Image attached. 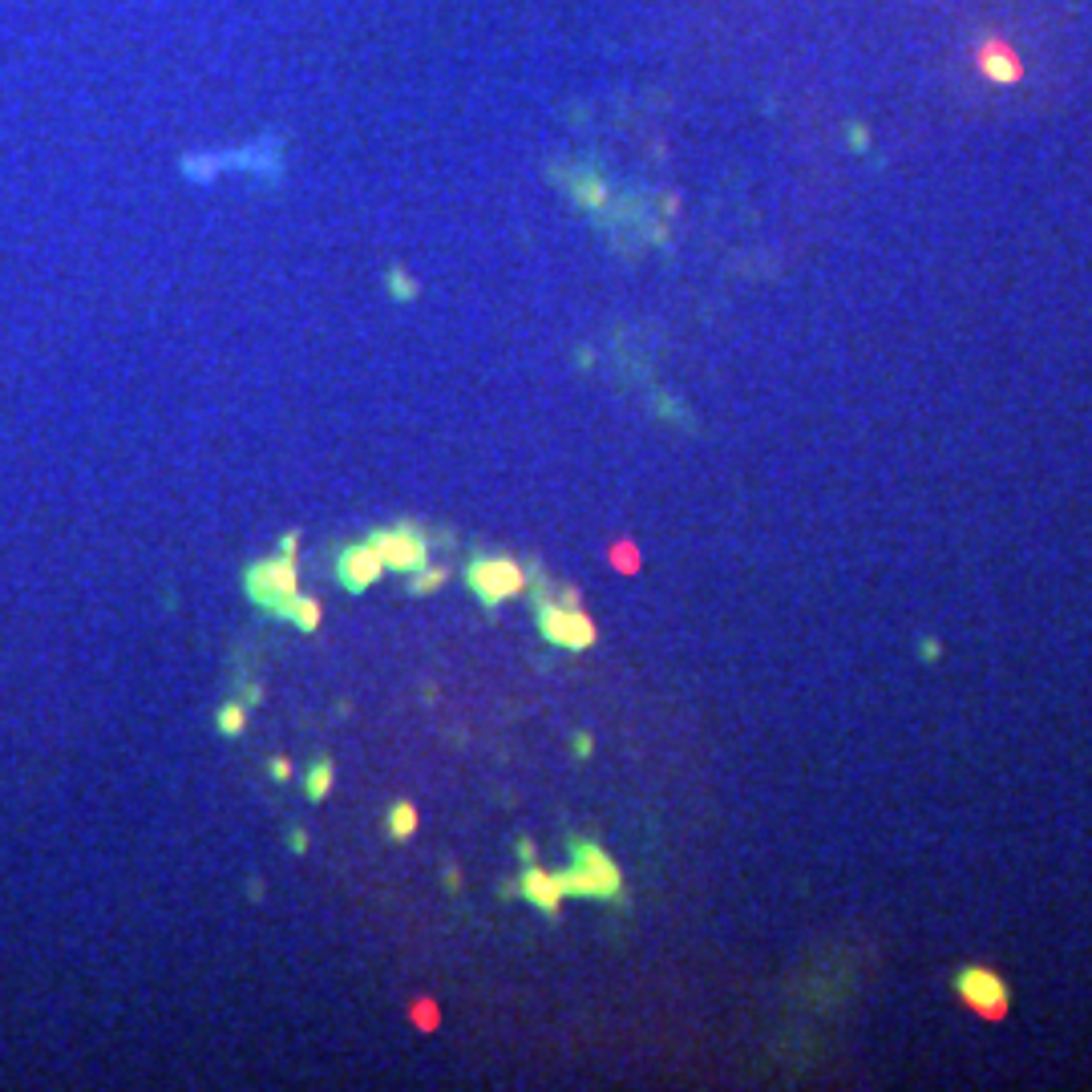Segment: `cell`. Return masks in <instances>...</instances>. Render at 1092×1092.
<instances>
[{
  "mask_svg": "<svg viewBox=\"0 0 1092 1092\" xmlns=\"http://www.w3.org/2000/svg\"><path fill=\"white\" fill-rule=\"evenodd\" d=\"M243 591L251 595V603H260L267 616L276 620H287V611H292L296 595H300V567H296V555H271V558H260L251 562V567L243 571Z\"/></svg>",
  "mask_w": 1092,
  "mask_h": 1092,
  "instance_id": "1",
  "label": "cell"
},
{
  "mask_svg": "<svg viewBox=\"0 0 1092 1092\" xmlns=\"http://www.w3.org/2000/svg\"><path fill=\"white\" fill-rule=\"evenodd\" d=\"M466 587L477 595L482 607H502L506 599L526 591V571L518 567L514 558H502V555H490V558H473L466 567Z\"/></svg>",
  "mask_w": 1092,
  "mask_h": 1092,
  "instance_id": "2",
  "label": "cell"
},
{
  "mask_svg": "<svg viewBox=\"0 0 1092 1092\" xmlns=\"http://www.w3.org/2000/svg\"><path fill=\"white\" fill-rule=\"evenodd\" d=\"M538 631L546 643L562 647V652H587L599 640V627L587 611L567 603H538Z\"/></svg>",
  "mask_w": 1092,
  "mask_h": 1092,
  "instance_id": "3",
  "label": "cell"
},
{
  "mask_svg": "<svg viewBox=\"0 0 1092 1092\" xmlns=\"http://www.w3.org/2000/svg\"><path fill=\"white\" fill-rule=\"evenodd\" d=\"M955 992H959V999L967 1003L971 1012H979L983 1019H1003V1016H1008V1003H1012L1008 983H1003L992 967H979V963L963 967L959 976H955Z\"/></svg>",
  "mask_w": 1092,
  "mask_h": 1092,
  "instance_id": "4",
  "label": "cell"
},
{
  "mask_svg": "<svg viewBox=\"0 0 1092 1092\" xmlns=\"http://www.w3.org/2000/svg\"><path fill=\"white\" fill-rule=\"evenodd\" d=\"M368 542L381 551L385 558V571H397V575H413L430 562V538L413 526H397V531H372Z\"/></svg>",
  "mask_w": 1092,
  "mask_h": 1092,
  "instance_id": "5",
  "label": "cell"
},
{
  "mask_svg": "<svg viewBox=\"0 0 1092 1092\" xmlns=\"http://www.w3.org/2000/svg\"><path fill=\"white\" fill-rule=\"evenodd\" d=\"M381 575H385V558H381V551H377V546H372L368 538H365V542L345 546V551H340V558H336V578H340V587L352 591V595L368 591Z\"/></svg>",
  "mask_w": 1092,
  "mask_h": 1092,
  "instance_id": "6",
  "label": "cell"
},
{
  "mask_svg": "<svg viewBox=\"0 0 1092 1092\" xmlns=\"http://www.w3.org/2000/svg\"><path fill=\"white\" fill-rule=\"evenodd\" d=\"M518 894L531 902V907H538L546 918H555L558 911H562V886H558V878L551 874V870H542V866H526L522 870V878H518Z\"/></svg>",
  "mask_w": 1092,
  "mask_h": 1092,
  "instance_id": "7",
  "label": "cell"
},
{
  "mask_svg": "<svg viewBox=\"0 0 1092 1092\" xmlns=\"http://www.w3.org/2000/svg\"><path fill=\"white\" fill-rule=\"evenodd\" d=\"M976 65H979V74L987 77V81H1016L1023 70H1019V57L1012 53V45L1008 41H987L983 49H979V57H976Z\"/></svg>",
  "mask_w": 1092,
  "mask_h": 1092,
  "instance_id": "8",
  "label": "cell"
},
{
  "mask_svg": "<svg viewBox=\"0 0 1092 1092\" xmlns=\"http://www.w3.org/2000/svg\"><path fill=\"white\" fill-rule=\"evenodd\" d=\"M555 878H558V886H562V894H567V898H616L599 874H591V870L578 866V862L571 870H558Z\"/></svg>",
  "mask_w": 1092,
  "mask_h": 1092,
  "instance_id": "9",
  "label": "cell"
},
{
  "mask_svg": "<svg viewBox=\"0 0 1092 1092\" xmlns=\"http://www.w3.org/2000/svg\"><path fill=\"white\" fill-rule=\"evenodd\" d=\"M332 781H336V761L324 753V757L312 761L308 777H304V793H308V801H324L332 793Z\"/></svg>",
  "mask_w": 1092,
  "mask_h": 1092,
  "instance_id": "10",
  "label": "cell"
},
{
  "mask_svg": "<svg viewBox=\"0 0 1092 1092\" xmlns=\"http://www.w3.org/2000/svg\"><path fill=\"white\" fill-rule=\"evenodd\" d=\"M417 833V806L413 801H397V806L388 809V838L392 842H405Z\"/></svg>",
  "mask_w": 1092,
  "mask_h": 1092,
  "instance_id": "11",
  "label": "cell"
},
{
  "mask_svg": "<svg viewBox=\"0 0 1092 1092\" xmlns=\"http://www.w3.org/2000/svg\"><path fill=\"white\" fill-rule=\"evenodd\" d=\"M215 728L223 732V737H243V728H247V704H243V701H227L223 708L215 712Z\"/></svg>",
  "mask_w": 1092,
  "mask_h": 1092,
  "instance_id": "12",
  "label": "cell"
},
{
  "mask_svg": "<svg viewBox=\"0 0 1092 1092\" xmlns=\"http://www.w3.org/2000/svg\"><path fill=\"white\" fill-rule=\"evenodd\" d=\"M287 620H292L300 631H312L320 627V620H324V607L312 599V595H296V603H292V611H287Z\"/></svg>",
  "mask_w": 1092,
  "mask_h": 1092,
  "instance_id": "13",
  "label": "cell"
},
{
  "mask_svg": "<svg viewBox=\"0 0 1092 1092\" xmlns=\"http://www.w3.org/2000/svg\"><path fill=\"white\" fill-rule=\"evenodd\" d=\"M450 578V571L446 567H433V562H425L421 571H413V583H409V591L413 595H433L441 583Z\"/></svg>",
  "mask_w": 1092,
  "mask_h": 1092,
  "instance_id": "14",
  "label": "cell"
},
{
  "mask_svg": "<svg viewBox=\"0 0 1092 1092\" xmlns=\"http://www.w3.org/2000/svg\"><path fill=\"white\" fill-rule=\"evenodd\" d=\"M611 558H616V567H620V571H636V567H640L636 546H616V551H611Z\"/></svg>",
  "mask_w": 1092,
  "mask_h": 1092,
  "instance_id": "15",
  "label": "cell"
},
{
  "mask_svg": "<svg viewBox=\"0 0 1092 1092\" xmlns=\"http://www.w3.org/2000/svg\"><path fill=\"white\" fill-rule=\"evenodd\" d=\"M413 1019L421 1023V1028H437V1019H441V1016H437V1008H433L430 999H421L417 1008H413Z\"/></svg>",
  "mask_w": 1092,
  "mask_h": 1092,
  "instance_id": "16",
  "label": "cell"
},
{
  "mask_svg": "<svg viewBox=\"0 0 1092 1092\" xmlns=\"http://www.w3.org/2000/svg\"><path fill=\"white\" fill-rule=\"evenodd\" d=\"M267 773L276 777V781H287V777H292V761H284V757H271V761H267Z\"/></svg>",
  "mask_w": 1092,
  "mask_h": 1092,
  "instance_id": "17",
  "label": "cell"
},
{
  "mask_svg": "<svg viewBox=\"0 0 1092 1092\" xmlns=\"http://www.w3.org/2000/svg\"><path fill=\"white\" fill-rule=\"evenodd\" d=\"M571 748H575V757H591V748H595L591 732H575V737H571Z\"/></svg>",
  "mask_w": 1092,
  "mask_h": 1092,
  "instance_id": "18",
  "label": "cell"
},
{
  "mask_svg": "<svg viewBox=\"0 0 1092 1092\" xmlns=\"http://www.w3.org/2000/svg\"><path fill=\"white\" fill-rule=\"evenodd\" d=\"M287 846H292V854H304V850H308V830L296 826L292 833H287Z\"/></svg>",
  "mask_w": 1092,
  "mask_h": 1092,
  "instance_id": "19",
  "label": "cell"
},
{
  "mask_svg": "<svg viewBox=\"0 0 1092 1092\" xmlns=\"http://www.w3.org/2000/svg\"><path fill=\"white\" fill-rule=\"evenodd\" d=\"M518 858H522L526 866L535 862V842H531V838H522V842H518Z\"/></svg>",
  "mask_w": 1092,
  "mask_h": 1092,
  "instance_id": "20",
  "label": "cell"
},
{
  "mask_svg": "<svg viewBox=\"0 0 1092 1092\" xmlns=\"http://www.w3.org/2000/svg\"><path fill=\"white\" fill-rule=\"evenodd\" d=\"M296 546H300V535H296V531H287V535L280 538V551H287V555H296Z\"/></svg>",
  "mask_w": 1092,
  "mask_h": 1092,
  "instance_id": "21",
  "label": "cell"
},
{
  "mask_svg": "<svg viewBox=\"0 0 1092 1092\" xmlns=\"http://www.w3.org/2000/svg\"><path fill=\"white\" fill-rule=\"evenodd\" d=\"M263 701V688L260 684H247V692H243V704L251 708V704H260Z\"/></svg>",
  "mask_w": 1092,
  "mask_h": 1092,
  "instance_id": "22",
  "label": "cell"
},
{
  "mask_svg": "<svg viewBox=\"0 0 1092 1092\" xmlns=\"http://www.w3.org/2000/svg\"><path fill=\"white\" fill-rule=\"evenodd\" d=\"M446 891H450V894L457 891V870H446Z\"/></svg>",
  "mask_w": 1092,
  "mask_h": 1092,
  "instance_id": "23",
  "label": "cell"
}]
</instances>
